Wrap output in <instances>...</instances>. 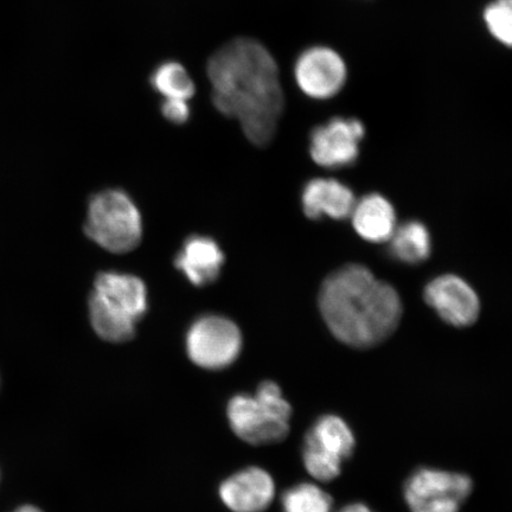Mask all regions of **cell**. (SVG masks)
Returning a JSON list of instances; mask_svg holds the SVG:
<instances>
[{
	"label": "cell",
	"mask_w": 512,
	"mask_h": 512,
	"mask_svg": "<svg viewBox=\"0 0 512 512\" xmlns=\"http://www.w3.org/2000/svg\"><path fill=\"white\" fill-rule=\"evenodd\" d=\"M216 110L238 120L249 142L265 147L285 108L277 62L260 42L240 37L210 56L207 67Z\"/></svg>",
	"instance_id": "cell-1"
},
{
	"label": "cell",
	"mask_w": 512,
	"mask_h": 512,
	"mask_svg": "<svg viewBox=\"0 0 512 512\" xmlns=\"http://www.w3.org/2000/svg\"><path fill=\"white\" fill-rule=\"evenodd\" d=\"M319 307L331 334L357 349L386 341L402 316L398 291L362 265L330 274L320 290Z\"/></svg>",
	"instance_id": "cell-2"
},
{
	"label": "cell",
	"mask_w": 512,
	"mask_h": 512,
	"mask_svg": "<svg viewBox=\"0 0 512 512\" xmlns=\"http://www.w3.org/2000/svg\"><path fill=\"white\" fill-rule=\"evenodd\" d=\"M88 306L96 335L112 343L130 341L147 309L145 284L136 275L101 273L95 279Z\"/></svg>",
	"instance_id": "cell-3"
},
{
	"label": "cell",
	"mask_w": 512,
	"mask_h": 512,
	"mask_svg": "<svg viewBox=\"0 0 512 512\" xmlns=\"http://www.w3.org/2000/svg\"><path fill=\"white\" fill-rule=\"evenodd\" d=\"M85 233L108 252L128 253L142 241V216L125 191H101L89 202Z\"/></svg>",
	"instance_id": "cell-4"
},
{
	"label": "cell",
	"mask_w": 512,
	"mask_h": 512,
	"mask_svg": "<svg viewBox=\"0 0 512 512\" xmlns=\"http://www.w3.org/2000/svg\"><path fill=\"white\" fill-rule=\"evenodd\" d=\"M356 440L347 421L334 414L320 416L306 434L303 462L319 482H331L342 472L345 460L354 453Z\"/></svg>",
	"instance_id": "cell-5"
},
{
	"label": "cell",
	"mask_w": 512,
	"mask_h": 512,
	"mask_svg": "<svg viewBox=\"0 0 512 512\" xmlns=\"http://www.w3.org/2000/svg\"><path fill=\"white\" fill-rule=\"evenodd\" d=\"M472 489L464 473L422 467L407 479L403 496L412 512H459Z\"/></svg>",
	"instance_id": "cell-6"
},
{
	"label": "cell",
	"mask_w": 512,
	"mask_h": 512,
	"mask_svg": "<svg viewBox=\"0 0 512 512\" xmlns=\"http://www.w3.org/2000/svg\"><path fill=\"white\" fill-rule=\"evenodd\" d=\"M242 349L241 332L232 320L221 316L197 319L187 335V351L196 366L221 370L233 364Z\"/></svg>",
	"instance_id": "cell-7"
},
{
	"label": "cell",
	"mask_w": 512,
	"mask_h": 512,
	"mask_svg": "<svg viewBox=\"0 0 512 512\" xmlns=\"http://www.w3.org/2000/svg\"><path fill=\"white\" fill-rule=\"evenodd\" d=\"M349 78L348 64L337 50L326 46L307 48L294 63V79L312 100L325 101L343 91Z\"/></svg>",
	"instance_id": "cell-8"
},
{
	"label": "cell",
	"mask_w": 512,
	"mask_h": 512,
	"mask_svg": "<svg viewBox=\"0 0 512 512\" xmlns=\"http://www.w3.org/2000/svg\"><path fill=\"white\" fill-rule=\"evenodd\" d=\"M366 127L360 119L336 117L313 128L310 155L326 169L347 168L360 157Z\"/></svg>",
	"instance_id": "cell-9"
},
{
	"label": "cell",
	"mask_w": 512,
	"mask_h": 512,
	"mask_svg": "<svg viewBox=\"0 0 512 512\" xmlns=\"http://www.w3.org/2000/svg\"><path fill=\"white\" fill-rule=\"evenodd\" d=\"M227 415L234 433L251 445L281 443L290 432V420L273 412L255 395L234 396L228 403Z\"/></svg>",
	"instance_id": "cell-10"
},
{
	"label": "cell",
	"mask_w": 512,
	"mask_h": 512,
	"mask_svg": "<svg viewBox=\"0 0 512 512\" xmlns=\"http://www.w3.org/2000/svg\"><path fill=\"white\" fill-rule=\"evenodd\" d=\"M426 303L445 320L457 328L476 323L480 313L477 293L458 275L444 274L425 288Z\"/></svg>",
	"instance_id": "cell-11"
},
{
	"label": "cell",
	"mask_w": 512,
	"mask_h": 512,
	"mask_svg": "<svg viewBox=\"0 0 512 512\" xmlns=\"http://www.w3.org/2000/svg\"><path fill=\"white\" fill-rule=\"evenodd\" d=\"M220 497L233 512H264L275 497L274 479L261 467L235 473L220 486Z\"/></svg>",
	"instance_id": "cell-12"
},
{
	"label": "cell",
	"mask_w": 512,
	"mask_h": 512,
	"mask_svg": "<svg viewBox=\"0 0 512 512\" xmlns=\"http://www.w3.org/2000/svg\"><path fill=\"white\" fill-rule=\"evenodd\" d=\"M302 203L304 213L312 220L322 216L344 220L351 216L356 204L354 192L332 178H315L306 183Z\"/></svg>",
	"instance_id": "cell-13"
},
{
	"label": "cell",
	"mask_w": 512,
	"mask_h": 512,
	"mask_svg": "<svg viewBox=\"0 0 512 512\" xmlns=\"http://www.w3.org/2000/svg\"><path fill=\"white\" fill-rule=\"evenodd\" d=\"M224 255L217 243L207 236H190L178 253L175 265L190 283L206 286L219 278Z\"/></svg>",
	"instance_id": "cell-14"
},
{
	"label": "cell",
	"mask_w": 512,
	"mask_h": 512,
	"mask_svg": "<svg viewBox=\"0 0 512 512\" xmlns=\"http://www.w3.org/2000/svg\"><path fill=\"white\" fill-rule=\"evenodd\" d=\"M350 217L356 233L373 243L389 241L398 227L392 203L379 194L364 196L356 202Z\"/></svg>",
	"instance_id": "cell-15"
},
{
	"label": "cell",
	"mask_w": 512,
	"mask_h": 512,
	"mask_svg": "<svg viewBox=\"0 0 512 512\" xmlns=\"http://www.w3.org/2000/svg\"><path fill=\"white\" fill-rule=\"evenodd\" d=\"M431 248L430 232L419 221H409L396 227L389 240L390 254L403 264H420L430 256Z\"/></svg>",
	"instance_id": "cell-16"
},
{
	"label": "cell",
	"mask_w": 512,
	"mask_h": 512,
	"mask_svg": "<svg viewBox=\"0 0 512 512\" xmlns=\"http://www.w3.org/2000/svg\"><path fill=\"white\" fill-rule=\"evenodd\" d=\"M151 83L166 100L189 101L196 92L195 83L188 70L174 61L160 64L151 76Z\"/></svg>",
	"instance_id": "cell-17"
},
{
	"label": "cell",
	"mask_w": 512,
	"mask_h": 512,
	"mask_svg": "<svg viewBox=\"0 0 512 512\" xmlns=\"http://www.w3.org/2000/svg\"><path fill=\"white\" fill-rule=\"evenodd\" d=\"M284 512H332V498L320 486L300 483L284 492Z\"/></svg>",
	"instance_id": "cell-18"
},
{
	"label": "cell",
	"mask_w": 512,
	"mask_h": 512,
	"mask_svg": "<svg viewBox=\"0 0 512 512\" xmlns=\"http://www.w3.org/2000/svg\"><path fill=\"white\" fill-rule=\"evenodd\" d=\"M483 22L495 41L512 49V0H491L483 10Z\"/></svg>",
	"instance_id": "cell-19"
},
{
	"label": "cell",
	"mask_w": 512,
	"mask_h": 512,
	"mask_svg": "<svg viewBox=\"0 0 512 512\" xmlns=\"http://www.w3.org/2000/svg\"><path fill=\"white\" fill-rule=\"evenodd\" d=\"M189 101L184 100H166L162 104V114L170 123L181 125L187 123L190 118Z\"/></svg>",
	"instance_id": "cell-20"
},
{
	"label": "cell",
	"mask_w": 512,
	"mask_h": 512,
	"mask_svg": "<svg viewBox=\"0 0 512 512\" xmlns=\"http://www.w3.org/2000/svg\"><path fill=\"white\" fill-rule=\"evenodd\" d=\"M339 512H374L371 510L368 505L363 503H352L347 505V507H344Z\"/></svg>",
	"instance_id": "cell-21"
},
{
	"label": "cell",
	"mask_w": 512,
	"mask_h": 512,
	"mask_svg": "<svg viewBox=\"0 0 512 512\" xmlns=\"http://www.w3.org/2000/svg\"><path fill=\"white\" fill-rule=\"evenodd\" d=\"M12 512H43L40 508L35 507V505H22V507L17 508Z\"/></svg>",
	"instance_id": "cell-22"
}]
</instances>
